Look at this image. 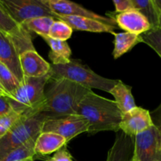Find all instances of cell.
<instances>
[{
    "label": "cell",
    "instance_id": "1",
    "mask_svg": "<svg viewBox=\"0 0 161 161\" xmlns=\"http://www.w3.org/2000/svg\"><path fill=\"white\" fill-rule=\"evenodd\" d=\"M39 113L47 119L76 114L77 107L92 90L66 79H50Z\"/></svg>",
    "mask_w": 161,
    "mask_h": 161
},
{
    "label": "cell",
    "instance_id": "2",
    "mask_svg": "<svg viewBox=\"0 0 161 161\" xmlns=\"http://www.w3.org/2000/svg\"><path fill=\"white\" fill-rule=\"evenodd\" d=\"M76 115L83 116L89 123L87 133L112 130L118 132L122 113L116 102L99 96L91 91L77 107Z\"/></svg>",
    "mask_w": 161,
    "mask_h": 161
},
{
    "label": "cell",
    "instance_id": "3",
    "mask_svg": "<svg viewBox=\"0 0 161 161\" xmlns=\"http://www.w3.org/2000/svg\"><path fill=\"white\" fill-rule=\"evenodd\" d=\"M50 79V73L39 78L24 77L17 89L7 97L13 111L20 116L39 113Z\"/></svg>",
    "mask_w": 161,
    "mask_h": 161
},
{
    "label": "cell",
    "instance_id": "4",
    "mask_svg": "<svg viewBox=\"0 0 161 161\" xmlns=\"http://www.w3.org/2000/svg\"><path fill=\"white\" fill-rule=\"evenodd\" d=\"M50 79H66L90 90L97 89L109 93L118 80H110L95 73L88 66L71 59L65 64H50Z\"/></svg>",
    "mask_w": 161,
    "mask_h": 161
},
{
    "label": "cell",
    "instance_id": "5",
    "mask_svg": "<svg viewBox=\"0 0 161 161\" xmlns=\"http://www.w3.org/2000/svg\"><path fill=\"white\" fill-rule=\"evenodd\" d=\"M47 117L40 113L24 115L16 121L0 139V160L42 132Z\"/></svg>",
    "mask_w": 161,
    "mask_h": 161
},
{
    "label": "cell",
    "instance_id": "6",
    "mask_svg": "<svg viewBox=\"0 0 161 161\" xmlns=\"http://www.w3.org/2000/svg\"><path fill=\"white\" fill-rule=\"evenodd\" d=\"M0 5L17 23L21 25L25 21L40 17L57 19L42 0H0Z\"/></svg>",
    "mask_w": 161,
    "mask_h": 161
},
{
    "label": "cell",
    "instance_id": "7",
    "mask_svg": "<svg viewBox=\"0 0 161 161\" xmlns=\"http://www.w3.org/2000/svg\"><path fill=\"white\" fill-rule=\"evenodd\" d=\"M135 161H161V134L153 125L134 137Z\"/></svg>",
    "mask_w": 161,
    "mask_h": 161
},
{
    "label": "cell",
    "instance_id": "8",
    "mask_svg": "<svg viewBox=\"0 0 161 161\" xmlns=\"http://www.w3.org/2000/svg\"><path fill=\"white\" fill-rule=\"evenodd\" d=\"M89 123L80 115H69L53 119H47L42 127V132H52L70 141L80 134L88 132Z\"/></svg>",
    "mask_w": 161,
    "mask_h": 161
},
{
    "label": "cell",
    "instance_id": "9",
    "mask_svg": "<svg viewBox=\"0 0 161 161\" xmlns=\"http://www.w3.org/2000/svg\"><path fill=\"white\" fill-rule=\"evenodd\" d=\"M42 2L57 16H75V17H87L118 28L116 20L113 17H107L99 15L73 2L68 1V0H42Z\"/></svg>",
    "mask_w": 161,
    "mask_h": 161
},
{
    "label": "cell",
    "instance_id": "10",
    "mask_svg": "<svg viewBox=\"0 0 161 161\" xmlns=\"http://www.w3.org/2000/svg\"><path fill=\"white\" fill-rule=\"evenodd\" d=\"M0 31L10 36L17 45L20 53L36 50L31 36L22 25L15 21L0 5Z\"/></svg>",
    "mask_w": 161,
    "mask_h": 161
},
{
    "label": "cell",
    "instance_id": "11",
    "mask_svg": "<svg viewBox=\"0 0 161 161\" xmlns=\"http://www.w3.org/2000/svg\"><path fill=\"white\" fill-rule=\"evenodd\" d=\"M153 125L149 111L136 106L130 111L123 113L119 130L129 136L135 137Z\"/></svg>",
    "mask_w": 161,
    "mask_h": 161
},
{
    "label": "cell",
    "instance_id": "12",
    "mask_svg": "<svg viewBox=\"0 0 161 161\" xmlns=\"http://www.w3.org/2000/svg\"><path fill=\"white\" fill-rule=\"evenodd\" d=\"M20 51L9 36L0 31V62L21 82L24 78L20 63Z\"/></svg>",
    "mask_w": 161,
    "mask_h": 161
},
{
    "label": "cell",
    "instance_id": "13",
    "mask_svg": "<svg viewBox=\"0 0 161 161\" xmlns=\"http://www.w3.org/2000/svg\"><path fill=\"white\" fill-rule=\"evenodd\" d=\"M20 63L24 77L39 78L48 75L50 64L38 53L36 50H29L20 54Z\"/></svg>",
    "mask_w": 161,
    "mask_h": 161
},
{
    "label": "cell",
    "instance_id": "14",
    "mask_svg": "<svg viewBox=\"0 0 161 161\" xmlns=\"http://www.w3.org/2000/svg\"><path fill=\"white\" fill-rule=\"evenodd\" d=\"M113 18L116 20L118 27L126 31V32L140 36L151 29L150 25L146 17L136 9L116 14Z\"/></svg>",
    "mask_w": 161,
    "mask_h": 161
},
{
    "label": "cell",
    "instance_id": "15",
    "mask_svg": "<svg viewBox=\"0 0 161 161\" xmlns=\"http://www.w3.org/2000/svg\"><path fill=\"white\" fill-rule=\"evenodd\" d=\"M57 19L66 23L72 29L78 30V31L113 34L114 30L117 28L116 27L87 17H75V16H57Z\"/></svg>",
    "mask_w": 161,
    "mask_h": 161
},
{
    "label": "cell",
    "instance_id": "16",
    "mask_svg": "<svg viewBox=\"0 0 161 161\" xmlns=\"http://www.w3.org/2000/svg\"><path fill=\"white\" fill-rule=\"evenodd\" d=\"M134 153V137L119 130L107 156L106 161H130Z\"/></svg>",
    "mask_w": 161,
    "mask_h": 161
},
{
    "label": "cell",
    "instance_id": "17",
    "mask_svg": "<svg viewBox=\"0 0 161 161\" xmlns=\"http://www.w3.org/2000/svg\"><path fill=\"white\" fill-rule=\"evenodd\" d=\"M65 145L67 141L61 135L52 132H41L36 138L34 151L36 155L47 156L57 152Z\"/></svg>",
    "mask_w": 161,
    "mask_h": 161
},
{
    "label": "cell",
    "instance_id": "18",
    "mask_svg": "<svg viewBox=\"0 0 161 161\" xmlns=\"http://www.w3.org/2000/svg\"><path fill=\"white\" fill-rule=\"evenodd\" d=\"M42 38L50 48L48 56L52 64H65L71 61L72 50L66 41L56 40L49 36H42Z\"/></svg>",
    "mask_w": 161,
    "mask_h": 161
},
{
    "label": "cell",
    "instance_id": "19",
    "mask_svg": "<svg viewBox=\"0 0 161 161\" xmlns=\"http://www.w3.org/2000/svg\"><path fill=\"white\" fill-rule=\"evenodd\" d=\"M109 93L114 97V102L122 114L130 111L137 106L131 92V87L126 85L121 80H118L117 83Z\"/></svg>",
    "mask_w": 161,
    "mask_h": 161
},
{
    "label": "cell",
    "instance_id": "20",
    "mask_svg": "<svg viewBox=\"0 0 161 161\" xmlns=\"http://www.w3.org/2000/svg\"><path fill=\"white\" fill-rule=\"evenodd\" d=\"M114 50L113 56L118 59L124 53L130 51L139 42H142L141 36L130 32H114Z\"/></svg>",
    "mask_w": 161,
    "mask_h": 161
},
{
    "label": "cell",
    "instance_id": "21",
    "mask_svg": "<svg viewBox=\"0 0 161 161\" xmlns=\"http://www.w3.org/2000/svg\"><path fill=\"white\" fill-rule=\"evenodd\" d=\"M132 2L135 9L146 17L151 28L159 27V11L154 0H132Z\"/></svg>",
    "mask_w": 161,
    "mask_h": 161
},
{
    "label": "cell",
    "instance_id": "22",
    "mask_svg": "<svg viewBox=\"0 0 161 161\" xmlns=\"http://www.w3.org/2000/svg\"><path fill=\"white\" fill-rule=\"evenodd\" d=\"M54 18L50 17H40L28 20L22 24V26L29 32H35L39 36H48Z\"/></svg>",
    "mask_w": 161,
    "mask_h": 161
},
{
    "label": "cell",
    "instance_id": "23",
    "mask_svg": "<svg viewBox=\"0 0 161 161\" xmlns=\"http://www.w3.org/2000/svg\"><path fill=\"white\" fill-rule=\"evenodd\" d=\"M36 138H32L18 149H15L0 161H25L28 159H34L36 153L34 151Z\"/></svg>",
    "mask_w": 161,
    "mask_h": 161
},
{
    "label": "cell",
    "instance_id": "24",
    "mask_svg": "<svg viewBox=\"0 0 161 161\" xmlns=\"http://www.w3.org/2000/svg\"><path fill=\"white\" fill-rule=\"evenodd\" d=\"M0 83L4 88L9 96H10L20 84L18 79L13 74V72L0 62Z\"/></svg>",
    "mask_w": 161,
    "mask_h": 161
},
{
    "label": "cell",
    "instance_id": "25",
    "mask_svg": "<svg viewBox=\"0 0 161 161\" xmlns=\"http://www.w3.org/2000/svg\"><path fill=\"white\" fill-rule=\"evenodd\" d=\"M73 29L61 20H54L49 32V37L60 41H67L71 38Z\"/></svg>",
    "mask_w": 161,
    "mask_h": 161
},
{
    "label": "cell",
    "instance_id": "26",
    "mask_svg": "<svg viewBox=\"0 0 161 161\" xmlns=\"http://www.w3.org/2000/svg\"><path fill=\"white\" fill-rule=\"evenodd\" d=\"M142 42L147 44L161 58V27L151 28L146 32L140 35Z\"/></svg>",
    "mask_w": 161,
    "mask_h": 161
},
{
    "label": "cell",
    "instance_id": "27",
    "mask_svg": "<svg viewBox=\"0 0 161 161\" xmlns=\"http://www.w3.org/2000/svg\"><path fill=\"white\" fill-rule=\"evenodd\" d=\"M20 117V115L15 112H11L9 114L0 117V139L6 135L14 123Z\"/></svg>",
    "mask_w": 161,
    "mask_h": 161
},
{
    "label": "cell",
    "instance_id": "28",
    "mask_svg": "<svg viewBox=\"0 0 161 161\" xmlns=\"http://www.w3.org/2000/svg\"><path fill=\"white\" fill-rule=\"evenodd\" d=\"M46 161H73L72 155L67 149V145L58 149L53 157L45 159Z\"/></svg>",
    "mask_w": 161,
    "mask_h": 161
},
{
    "label": "cell",
    "instance_id": "29",
    "mask_svg": "<svg viewBox=\"0 0 161 161\" xmlns=\"http://www.w3.org/2000/svg\"><path fill=\"white\" fill-rule=\"evenodd\" d=\"M113 4L116 14H122L127 11L135 9L132 0H114Z\"/></svg>",
    "mask_w": 161,
    "mask_h": 161
},
{
    "label": "cell",
    "instance_id": "30",
    "mask_svg": "<svg viewBox=\"0 0 161 161\" xmlns=\"http://www.w3.org/2000/svg\"><path fill=\"white\" fill-rule=\"evenodd\" d=\"M11 112H13V110L8 102L7 97L0 96V117L9 114Z\"/></svg>",
    "mask_w": 161,
    "mask_h": 161
},
{
    "label": "cell",
    "instance_id": "31",
    "mask_svg": "<svg viewBox=\"0 0 161 161\" xmlns=\"http://www.w3.org/2000/svg\"><path fill=\"white\" fill-rule=\"evenodd\" d=\"M153 125L157 127L161 134V104L155 110L150 113Z\"/></svg>",
    "mask_w": 161,
    "mask_h": 161
},
{
    "label": "cell",
    "instance_id": "32",
    "mask_svg": "<svg viewBox=\"0 0 161 161\" xmlns=\"http://www.w3.org/2000/svg\"><path fill=\"white\" fill-rule=\"evenodd\" d=\"M159 11V27H161V0H154Z\"/></svg>",
    "mask_w": 161,
    "mask_h": 161
},
{
    "label": "cell",
    "instance_id": "33",
    "mask_svg": "<svg viewBox=\"0 0 161 161\" xmlns=\"http://www.w3.org/2000/svg\"><path fill=\"white\" fill-rule=\"evenodd\" d=\"M0 96H3V97H9V94L6 93V91L4 90V88L2 86L1 83H0Z\"/></svg>",
    "mask_w": 161,
    "mask_h": 161
},
{
    "label": "cell",
    "instance_id": "34",
    "mask_svg": "<svg viewBox=\"0 0 161 161\" xmlns=\"http://www.w3.org/2000/svg\"><path fill=\"white\" fill-rule=\"evenodd\" d=\"M25 161H34V160H33V159H28V160H26Z\"/></svg>",
    "mask_w": 161,
    "mask_h": 161
},
{
    "label": "cell",
    "instance_id": "35",
    "mask_svg": "<svg viewBox=\"0 0 161 161\" xmlns=\"http://www.w3.org/2000/svg\"><path fill=\"white\" fill-rule=\"evenodd\" d=\"M130 161H135V160H130Z\"/></svg>",
    "mask_w": 161,
    "mask_h": 161
}]
</instances>
